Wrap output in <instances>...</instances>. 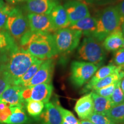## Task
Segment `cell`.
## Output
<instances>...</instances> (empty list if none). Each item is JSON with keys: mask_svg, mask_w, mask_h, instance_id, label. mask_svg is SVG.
I'll return each mask as SVG.
<instances>
[{"mask_svg": "<svg viewBox=\"0 0 124 124\" xmlns=\"http://www.w3.org/2000/svg\"><path fill=\"white\" fill-rule=\"evenodd\" d=\"M87 120L93 122L94 124H116L106 114L93 113Z\"/></svg>", "mask_w": 124, "mask_h": 124, "instance_id": "cell-27", "label": "cell"}, {"mask_svg": "<svg viewBox=\"0 0 124 124\" xmlns=\"http://www.w3.org/2000/svg\"><path fill=\"white\" fill-rule=\"evenodd\" d=\"M17 46L16 40L7 31L0 32V53L8 52Z\"/></svg>", "mask_w": 124, "mask_h": 124, "instance_id": "cell-22", "label": "cell"}, {"mask_svg": "<svg viewBox=\"0 0 124 124\" xmlns=\"http://www.w3.org/2000/svg\"><path fill=\"white\" fill-rule=\"evenodd\" d=\"M121 32L122 34H123L124 36V21L122 23L121 25Z\"/></svg>", "mask_w": 124, "mask_h": 124, "instance_id": "cell-40", "label": "cell"}, {"mask_svg": "<svg viewBox=\"0 0 124 124\" xmlns=\"http://www.w3.org/2000/svg\"><path fill=\"white\" fill-rule=\"evenodd\" d=\"M28 0H8V2L12 5L18 4V3L23 2L24 1H27Z\"/></svg>", "mask_w": 124, "mask_h": 124, "instance_id": "cell-35", "label": "cell"}, {"mask_svg": "<svg viewBox=\"0 0 124 124\" xmlns=\"http://www.w3.org/2000/svg\"><path fill=\"white\" fill-rule=\"evenodd\" d=\"M100 67L84 61H74L71 64L70 80L76 88H79L91 79Z\"/></svg>", "mask_w": 124, "mask_h": 124, "instance_id": "cell-6", "label": "cell"}, {"mask_svg": "<svg viewBox=\"0 0 124 124\" xmlns=\"http://www.w3.org/2000/svg\"><path fill=\"white\" fill-rule=\"evenodd\" d=\"M121 25L116 6L108 7L102 10L97 18V27L92 36L102 42L109 34L120 29Z\"/></svg>", "mask_w": 124, "mask_h": 124, "instance_id": "cell-3", "label": "cell"}, {"mask_svg": "<svg viewBox=\"0 0 124 124\" xmlns=\"http://www.w3.org/2000/svg\"><path fill=\"white\" fill-rule=\"evenodd\" d=\"M24 87L12 85L8 87L0 97V102L6 103L10 107H25V102L23 100L21 93Z\"/></svg>", "mask_w": 124, "mask_h": 124, "instance_id": "cell-12", "label": "cell"}, {"mask_svg": "<svg viewBox=\"0 0 124 124\" xmlns=\"http://www.w3.org/2000/svg\"><path fill=\"white\" fill-rule=\"evenodd\" d=\"M53 102L59 110L63 121L70 124H78V120L76 118L73 113L62 107L57 99L54 100Z\"/></svg>", "mask_w": 124, "mask_h": 124, "instance_id": "cell-26", "label": "cell"}, {"mask_svg": "<svg viewBox=\"0 0 124 124\" xmlns=\"http://www.w3.org/2000/svg\"><path fill=\"white\" fill-rule=\"evenodd\" d=\"M113 62L116 66L124 69V48L122 47L114 52Z\"/></svg>", "mask_w": 124, "mask_h": 124, "instance_id": "cell-31", "label": "cell"}, {"mask_svg": "<svg viewBox=\"0 0 124 124\" xmlns=\"http://www.w3.org/2000/svg\"><path fill=\"white\" fill-rule=\"evenodd\" d=\"M5 29L15 40H19L29 30L27 17L18 8L13 7L8 17Z\"/></svg>", "mask_w": 124, "mask_h": 124, "instance_id": "cell-7", "label": "cell"}, {"mask_svg": "<svg viewBox=\"0 0 124 124\" xmlns=\"http://www.w3.org/2000/svg\"><path fill=\"white\" fill-rule=\"evenodd\" d=\"M124 41V36L120 28L109 34L103 40L102 45L106 51L115 52L123 47Z\"/></svg>", "mask_w": 124, "mask_h": 124, "instance_id": "cell-18", "label": "cell"}, {"mask_svg": "<svg viewBox=\"0 0 124 124\" xmlns=\"http://www.w3.org/2000/svg\"><path fill=\"white\" fill-rule=\"evenodd\" d=\"M116 7L120 16L121 24H122V23L124 21V0H122L120 4L116 5Z\"/></svg>", "mask_w": 124, "mask_h": 124, "instance_id": "cell-34", "label": "cell"}, {"mask_svg": "<svg viewBox=\"0 0 124 124\" xmlns=\"http://www.w3.org/2000/svg\"><path fill=\"white\" fill-rule=\"evenodd\" d=\"M6 1H8V0H6Z\"/></svg>", "mask_w": 124, "mask_h": 124, "instance_id": "cell-45", "label": "cell"}, {"mask_svg": "<svg viewBox=\"0 0 124 124\" xmlns=\"http://www.w3.org/2000/svg\"><path fill=\"white\" fill-rule=\"evenodd\" d=\"M54 67L55 64L52 59L44 60L36 73L25 87L33 86L41 83H50L53 76Z\"/></svg>", "mask_w": 124, "mask_h": 124, "instance_id": "cell-11", "label": "cell"}, {"mask_svg": "<svg viewBox=\"0 0 124 124\" xmlns=\"http://www.w3.org/2000/svg\"><path fill=\"white\" fill-rule=\"evenodd\" d=\"M12 85L4 76L0 75V97L8 87Z\"/></svg>", "mask_w": 124, "mask_h": 124, "instance_id": "cell-33", "label": "cell"}, {"mask_svg": "<svg viewBox=\"0 0 124 124\" xmlns=\"http://www.w3.org/2000/svg\"><path fill=\"white\" fill-rule=\"evenodd\" d=\"M21 48L39 59L45 60L58 55L52 33L28 31L20 40Z\"/></svg>", "mask_w": 124, "mask_h": 124, "instance_id": "cell-2", "label": "cell"}, {"mask_svg": "<svg viewBox=\"0 0 124 124\" xmlns=\"http://www.w3.org/2000/svg\"><path fill=\"white\" fill-rule=\"evenodd\" d=\"M78 124H94L93 122L90 121L89 120H81L78 121Z\"/></svg>", "mask_w": 124, "mask_h": 124, "instance_id": "cell-36", "label": "cell"}, {"mask_svg": "<svg viewBox=\"0 0 124 124\" xmlns=\"http://www.w3.org/2000/svg\"><path fill=\"white\" fill-rule=\"evenodd\" d=\"M10 108L12 114L4 124H25L29 121V118L25 112L24 107L13 106Z\"/></svg>", "mask_w": 124, "mask_h": 124, "instance_id": "cell-20", "label": "cell"}, {"mask_svg": "<svg viewBox=\"0 0 124 124\" xmlns=\"http://www.w3.org/2000/svg\"><path fill=\"white\" fill-rule=\"evenodd\" d=\"M77 56L83 61L100 67L105 62L106 53L102 42L93 36H85L79 45Z\"/></svg>", "mask_w": 124, "mask_h": 124, "instance_id": "cell-4", "label": "cell"}, {"mask_svg": "<svg viewBox=\"0 0 124 124\" xmlns=\"http://www.w3.org/2000/svg\"><path fill=\"white\" fill-rule=\"evenodd\" d=\"M52 92L53 86L51 83H41L33 86L24 87L21 95L25 102L31 100L46 103L49 102Z\"/></svg>", "mask_w": 124, "mask_h": 124, "instance_id": "cell-8", "label": "cell"}, {"mask_svg": "<svg viewBox=\"0 0 124 124\" xmlns=\"http://www.w3.org/2000/svg\"><path fill=\"white\" fill-rule=\"evenodd\" d=\"M13 8L8 4H5L3 7H0V30L5 28L8 17Z\"/></svg>", "mask_w": 124, "mask_h": 124, "instance_id": "cell-29", "label": "cell"}, {"mask_svg": "<svg viewBox=\"0 0 124 124\" xmlns=\"http://www.w3.org/2000/svg\"><path fill=\"white\" fill-rule=\"evenodd\" d=\"M112 107L124 102V94L120 87V80L117 82L114 90L110 97Z\"/></svg>", "mask_w": 124, "mask_h": 124, "instance_id": "cell-28", "label": "cell"}, {"mask_svg": "<svg viewBox=\"0 0 124 124\" xmlns=\"http://www.w3.org/2000/svg\"><path fill=\"white\" fill-rule=\"evenodd\" d=\"M55 31L68 28L70 26L67 14L63 6L58 4L49 14Z\"/></svg>", "mask_w": 124, "mask_h": 124, "instance_id": "cell-15", "label": "cell"}, {"mask_svg": "<svg viewBox=\"0 0 124 124\" xmlns=\"http://www.w3.org/2000/svg\"><path fill=\"white\" fill-rule=\"evenodd\" d=\"M105 114L116 124L123 123L124 122V102L111 107Z\"/></svg>", "mask_w": 124, "mask_h": 124, "instance_id": "cell-25", "label": "cell"}, {"mask_svg": "<svg viewBox=\"0 0 124 124\" xmlns=\"http://www.w3.org/2000/svg\"><path fill=\"white\" fill-rule=\"evenodd\" d=\"M38 59L17 46L12 50L1 54L0 72L10 85H16L20 78Z\"/></svg>", "mask_w": 124, "mask_h": 124, "instance_id": "cell-1", "label": "cell"}, {"mask_svg": "<svg viewBox=\"0 0 124 124\" xmlns=\"http://www.w3.org/2000/svg\"><path fill=\"white\" fill-rule=\"evenodd\" d=\"M5 4L4 0H0V7H3Z\"/></svg>", "mask_w": 124, "mask_h": 124, "instance_id": "cell-41", "label": "cell"}, {"mask_svg": "<svg viewBox=\"0 0 124 124\" xmlns=\"http://www.w3.org/2000/svg\"><path fill=\"white\" fill-rule=\"evenodd\" d=\"M27 113L34 118L39 119L44 108V103L42 102L34 100H28L25 103Z\"/></svg>", "mask_w": 124, "mask_h": 124, "instance_id": "cell-24", "label": "cell"}, {"mask_svg": "<svg viewBox=\"0 0 124 124\" xmlns=\"http://www.w3.org/2000/svg\"><path fill=\"white\" fill-rule=\"evenodd\" d=\"M87 2L89 3H98V2H102V1H106V0H86Z\"/></svg>", "mask_w": 124, "mask_h": 124, "instance_id": "cell-39", "label": "cell"}, {"mask_svg": "<svg viewBox=\"0 0 124 124\" xmlns=\"http://www.w3.org/2000/svg\"><path fill=\"white\" fill-rule=\"evenodd\" d=\"M97 27V18L90 16L77 21L75 24L70 26L69 28L77 30L82 33L85 36H92Z\"/></svg>", "mask_w": 124, "mask_h": 124, "instance_id": "cell-19", "label": "cell"}, {"mask_svg": "<svg viewBox=\"0 0 124 124\" xmlns=\"http://www.w3.org/2000/svg\"><path fill=\"white\" fill-rule=\"evenodd\" d=\"M82 35L80 31L69 27L54 32L52 37L58 55H65L72 52L79 45Z\"/></svg>", "mask_w": 124, "mask_h": 124, "instance_id": "cell-5", "label": "cell"}, {"mask_svg": "<svg viewBox=\"0 0 124 124\" xmlns=\"http://www.w3.org/2000/svg\"><path fill=\"white\" fill-rule=\"evenodd\" d=\"M123 48H124V44H123Z\"/></svg>", "mask_w": 124, "mask_h": 124, "instance_id": "cell-42", "label": "cell"}, {"mask_svg": "<svg viewBox=\"0 0 124 124\" xmlns=\"http://www.w3.org/2000/svg\"><path fill=\"white\" fill-rule=\"evenodd\" d=\"M121 69H123V68L116 66L114 64H108L102 67L96 71L91 79L87 82L85 87L82 89L81 93H87L90 90H92L93 87L98 82L113 74Z\"/></svg>", "mask_w": 124, "mask_h": 124, "instance_id": "cell-17", "label": "cell"}, {"mask_svg": "<svg viewBox=\"0 0 124 124\" xmlns=\"http://www.w3.org/2000/svg\"></svg>", "mask_w": 124, "mask_h": 124, "instance_id": "cell-43", "label": "cell"}, {"mask_svg": "<svg viewBox=\"0 0 124 124\" xmlns=\"http://www.w3.org/2000/svg\"><path fill=\"white\" fill-rule=\"evenodd\" d=\"M8 106H9L8 105V104H7L6 103H4V102H0V110L4 109V108H5Z\"/></svg>", "mask_w": 124, "mask_h": 124, "instance_id": "cell-37", "label": "cell"}, {"mask_svg": "<svg viewBox=\"0 0 124 124\" xmlns=\"http://www.w3.org/2000/svg\"><path fill=\"white\" fill-rule=\"evenodd\" d=\"M74 110L80 119L87 120L94 113V105L91 93L80 97L76 102Z\"/></svg>", "mask_w": 124, "mask_h": 124, "instance_id": "cell-16", "label": "cell"}, {"mask_svg": "<svg viewBox=\"0 0 124 124\" xmlns=\"http://www.w3.org/2000/svg\"><path fill=\"white\" fill-rule=\"evenodd\" d=\"M27 17L29 29L32 32L45 33L55 32L49 15L29 13Z\"/></svg>", "mask_w": 124, "mask_h": 124, "instance_id": "cell-9", "label": "cell"}, {"mask_svg": "<svg viewBox=\"0 0 124 124\" xmlns=\"http://www.w3.org/2000/svg\"><path fill=\"white\" fill-rule=\"evenodd\" d=\"M120 87L124 94V77L120 80Z\"/></svg>", "mask_w": 124, "mask_h": 124, "instance_id": "cell-38", "label": "cell"}, {"mask_svg": "<svg viewBox=\"0 0 124 124\" xmlns=\"http://www.w3.org/2000/svg\"><path fill=\"white\" fill-rule=\"evenodd\" d=\"M11 114L12 111L10 106H8L4 109L0 110V123H5Z\"/></svg>", "mask_w": 124, "mask_h": 124, "instance_id": "cell-32", "label": "cell"}, {"mask_svg": "<svg viewBox=\"0 0 124 124\" xmlns=\"http://www.w3.org/2000/svg\"><path fill=\"white\" fill-rule=\"evenodd\" d=\"M58 4L57 0H28L25 9L29 13L49 15Z\"/></svg>", "mask_w": 124, "mask_h": 124, "instance_id": "cell-13", "label": "cell"}, {"mask_svg": "<svg viewBox=\"0 0 124 124\" xmlns=\"http://www.w3.org/2000/svg\"><path fill=\"white\" fill-rule=\"evenodd\" d=\"M118 82L113 83L112 84L108 85V86L104 87L101 88V89L95 90L93 91L96 94L102 96V97L110 98L111 95H112L113 91L114 90V89H115L116 86Z\"/></svg>", "mask_w": 124, "mask_h": 124, "instance_id": "cell-30", "label": "cell"}, {"mask_svg": "<svg viewBox=\"0 0 124 124\" xmlns=\"http://www.w3.org/2000/svg\"><path fill=\"white\" fill-rule=\"evenodd\" d=\"M91 93L94 105V112L106 114L107 111L112 107L110 98L102 97L93 91Z\"/></svg>", "mask_w": 124, "mask_h": 124, "instance_id": "cell-21", "label": "cell"}, {"mask_svg": "<svg viewBox=\"0 0 124 124\" xmlns=\"http://www.w3.org/2000/svg\"><path fill=\"white\" fill-rule=\"evenodd\" d=\"M122 124H124V122H123V123H122Z\"/></svg>", "mask_w": 124, "mask_h": 124, "instance_id": "cell-44", "label": "cell"}, {"mask_svg": "<svg viewBox=\"0 0 124 124\" xmlns=\"http://www.w3.org/2000/svg\"><path fill=\"white\" fill-rule=\"evenodd\" d=\"M63 7L67 14L70 26L79 20L90 16L86 5L78 0H70L67 1L64 4Z\"/></svg>", "mask_w": 124, "mask_h": 124, "instance_id": "cell-10", "label": "cell"}, {"mask_svg": "<svg viewBox=\"0 0 124 124\" xmlns=\"http://www.w3.org/2000/svg\"><path fill=\"white\" fill-rule=\"evenodd\" d=\"M43 61L44 60L38 59L33 64L31 65V66L29 68L28 70L26 71L25 73L17 82L16 85H18V86H21L25 87L27 83L30 81L31 79L33 77V76L36 73V72L39 69L41 64H42Z\"/></svg>", "mask_w": 124, "mask_h": 124, "instance_id": "cell-23", "label": "cell"}, {"mask_svg": "<svg viewBox=\"0 0 124 124\" xmlns=\"http://www.w3.org/2000/svg\"><path fill=\"white\" fill-rule=\"evenodd\" d=\"M38 120L41 124H62V117L54 102H48L44 105L43 112Z\"/></svg>", "mask_w": 124, "mask_h": 124, "instance_id": "cell-14", "label": "cell"}]
</instances>
